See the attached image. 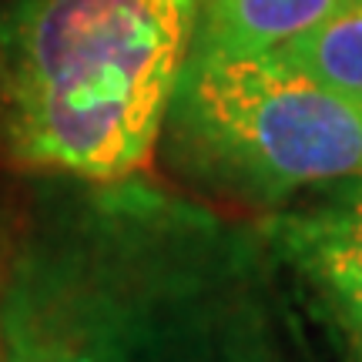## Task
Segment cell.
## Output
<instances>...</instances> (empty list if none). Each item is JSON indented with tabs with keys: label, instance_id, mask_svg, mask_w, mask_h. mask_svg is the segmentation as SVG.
Returning a JSON list of instances; mask_svg holds the SVG:
<instances>
[{
	"label": "cell",
	"instance_id": "6da1fadb",
	"mask_svg": "<svg viewBox=\"0 0 362 362\" xmlns=\"http://www.w3.org/2000/svg\"><path fill=\"white\" fill-rule=\"evenodd\" d=\"M265 238L194 198L51 178L0 218L11 362H292Z\"/></svg>",
	"mask_w": 362,
	"mask_h": 362
},
{
	"label": "cell",
	"instance_id": "7a4b0ae2",
	"mask_svg": "<svg viewBox=\"0 0 362 362\" xmlns=\"http://www.w3.org/2000/svg\"><path fill=\"white\" fill-rule=\"evenodd\" d=\"M198 0H17L0 17V158L124 181L155 158Z\"/></svg>",
	"mask_w": 362,
	"mask_h": 362
},
{
	"label": "cell",
	"instance_id": "3957f363",
	"mask_svg": "<svg viewBox=\"0 0 362 362\" xmlns=\"http://www.w3.org/2000/svg\"><path fill=\"white\" fill-rule=\"evenodd\" d=\"M181 185L275 208L362 175V107L275 51H188L161 124Z\"/></svg>",
	"mask_w": 362,
	"mask_h": 362
},
{
	"label": "cell",
	"instance_id": "277c9868",
	"mask_svg": "<svg viewBox=\"0 0 362 362\" xmlns=\"http://www.w3.org/2000/svg\"><path fill=\"white\" fill-rule=\"evenodd\" d=\"M262 238L305 282L346 362H362V175L269 215Z\"/></svg>",
	"mask_w": 362,
	"mask_h": 362
},
{
	"label": "cell",
	"instance_id": "5b68a950",
	"mask_svg": "<svg viewBox=\"0 0 362 362\" xmlns=\"http://www.w3.org/2000/svg\"><path fill=\"white\" fill-rule=\"evenodd\" d=\"M349 0H198L194 51L265 54L322 24Z\"/></svg>",
	"mask_w": 362,
	"mask_h": 362
},
{
	"label": "cell",
	"instance_id": "8992f818",
	"mask_svg": "<svg viewBox=\"0 0 362 362\" xmlns=\"http://www.w3.org/2000/svg\"><path fill=\"white\" fill-rule=\"evenodd\" d=\"M275 54L362 107V0H349Z\"/></svg>",
	"mask_w": 362,
	"mask_h": 362
},
{
	"label": "cell",
	"instance_id": "52a82bcc",
	"mask_svg": "<svg viewBox=\"0 0 362 362\" xmlns=\"http://www.w3.org/2000/svg\"><path fill=\"white\" fill-rule=\"evenodd\" d=\"M13 4H17V0H0V17H4V13H7V11H11Z\"/></svg>",
	"mask_w": 362,
	"mask_h": 362
},
{
	"label": "cell",
	"instance_id": "ba28073f",
	"mask_svg": "<svg viewBox=\"0 0 362 362\" xmlns=\"http://www.w3.org/2000/svg\"><path fill=\"white\" fill-rule=\"evenodd\" d=\"M0 362H11V359H7V346H4V336H0Z\"/></svg>",
	"mask_w": 362,
	"mask_h": 362
},
{
	"label": "cell",
	"instance_id": "9c48e42d",
	"mask_svg": "<svg viewBox=\"0 0 362 362\" xmlns=\"http://www.w3.org/2000/svg\"><path fill=\"white\" fill-rule=\"evenodd\" d=\"M7 359H11V356H7Z\"/></svg>",
	"mask_w": 362,
	"mask_h": 362
}]
</instances>
